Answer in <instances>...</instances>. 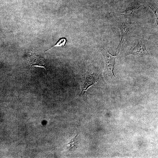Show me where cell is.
Returning a JSON list of instances; mask_svg holds the SVG:
<instances>
[{"label":"cell","mask_w":158,"mask_h":158,"mask_svg":"<svg viewBox=\"0 0 158 158\" xmlns=\"http://www.w3.org/2000/svg\"><path fill=\"white\" fill-rule=\"evenodd\" d=\"M98 79V76L94 72L88 71L85 73L80 81V94H84L90 87L95 85L97 82Z\"/></svg>","instance_id":"cell-2"},{"label":"cell","mask_w":158,"mask_h":158,"mask_svg":"<svg viewBox=\"0 0 158 158\" xmlns=\"http://www.w3.org/2000/svg\"><path fill=\"white\" fill-rule=\"evenodd\" d=\"M149 7L153 11L154 13L156 18V22L155 24H157L158 23V11L157 9L151 3H150L149 4Z\"/></svg>","instance_id":"cell-9"},{"label":"cell","mask_w":158,"mask_h":158,"mask_svg":"<svg viewBox=\"0 0 158 158\" xmlns=\"http://www.w3.org/2000/svg\"><path fill=\"white\" fill-rule=\"evenodd\" d=\"M78 134L76 135L75 137L72 139L70 142L66 145L69 150L72 151L77 148V145L78 143Z\"/></svg>","instance_id":"cell-6"},{"label":"cell","mask_w":158,"mask_h":158,"mask_svg":"<svg viewBox=\"0 0 158 158\" xmlns=\"http://www.w3.org/2000/svg\"><path fill=\"white\" fill-rule=\"evenodd\" d=\"M67 42V40L65 38H62L59 39L57 42L53 46L50 48L45 51V52L51 49L53 47H62L64 46Z\"/></svg>","instance_id":"cell-8"},{"label":"cell","mask_w":158,"mask_h":158,"mask_svg":"<svg viewBox=\"0 0 158 158\" xmlns=\"http://www.w3.org/2000/svg\"><path fill=\"white\" fill-rule=\"evenodd\" d=\"M119 27L121 34V38L120 42L117 48V51L118 53L121 49L124 41L125 37L129 30L128 27L125 23L122 24L120 25Z\"/></svg>","instance_id":"cell-5"},{"label":"cell","mask_w":158,"mask_h":158,"mask_svg":"<svg viewBox=\"0 0 158 158\" xmlns=\"http://www.w3.org/2000/svg\"><path fill=\"white\" fill-rule=\"evenodd\" d=\"M101 52L104 59L105 73L110 77L116 78L114 73V70L115 64V57L116 55L111 54L108 49H103Z\"/></svg>","instance_id":"cell-1"},{"label":"cell","mask_w":158,"mask_h":158,"mask_svg":"<svg viewBox=\"0 0 158 158\" xmlns=\"http://www.w3.org/2000/svg\"><path fill=\"white\" fill-rule=\"evenodd\" d=\"M139 7H133L127 9L125 11L119 14L127 16H131L134 14L138 10Z\"/></svg>","instance_id":"cell-7"},{"label":"cell","mask_w":158,"mask_h":158,"mask_svg":"<svg viewBox=\"0 0 158 158\" xmlns=\"http://www.w3.org/2000/svg\"><path fill=\"white\" fill-rule=\"evenodd\" d=\"M30 61L32 66L42 67L46 69V62L44 58L37 55H32L30 58Z\"/></svg>","instance_id":"cell-4"},{"label":"cell","mask_w":158,"mask_h":158,"mask_svg":"<svg viewBox=\"0 0 158 158\" xmlns=\"http://www.w3.org/2000/svg\"><path fill=\"white\" fill-rule=\"evenodd\" d=\"M130 54L139 56L146 55L149 54L146 48L145 44L141 41L139 42L133 48Z\"/></svg>","instance_id":"cell-3"}]
</instances>
